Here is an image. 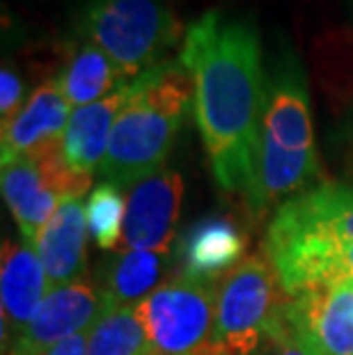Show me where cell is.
<instances>
[{
  "label": "cell",
  "instance_id": "obj_11",
  "mask_svg": "<svg viewBox=\"0 0 353 355\" xmlns=\"http://www.w3.org/2000/svg\"><path fill=\"white\" fill-rule=\"evenodd\" d=\"M49 279L40 257L24 241H5L0 259V344L3 355L24 335L49 296Z\"/></svg>",
  "mask_w": 353,
  "mask_h": 355
},
{
  "label": "cell",
  "instance_id": "obj_1",
  "mask_svg": "<svg viewBox=\"0 0 353 355\" xmlns=\"http://www.w3.org/2000/svg\"><path fill=\"white\" fill-rule=\"evenodd\" d=\"M179 60L195 85L193 115L216 184L248 198L266 101L259 30L248 19L209 10L186 28Z\"/></svg>",
  "mask_w": 353,
  "mask_h": 355
},
{
  "label": "cell",
  "instance_id": "obj_3",
  "mask_svg": "<svg viewBox=\"0 0 353 355\" xmlns=\"http://www.w3.org/2000/svg\"><path fill=\"white\" fill-rule=\"evenodd\" d=\"M321 165L314 145L312 99L303 62L282 46L266 69V101L259 131V156L248 209L266 214L273 204L317 186Z\"/></svg>",
  "mask_w": 353,
  "mask_h": 355
},
{
  "label": "cell",
  "instance_id": "obj_22",
  "mask_svg": "<svg viewBox=\"0 0 353 355\" xmlns=\"http://www.w3.org/2000/svg\"><path fill=\"white\" fill-rule=\"evenodd\" d=\"M266 342H268L266 355H307L305 351H300L284 332H280L273 326H268V330H266Z\"/></svg>",
  "mask_w": 353,
  "mask_h": 355
},
{
  "label": "cell",
  "instance_id": "obj_14",
  "mask_svg": "<svg viewBox=\"0 0 353 355\" xmlns=\"http://www.w3.org/2000/svg\"><path fill=\"white\" fill-rule=\"evenodd\" d=\"M175 250L182 263L179 273L198 282L218 284L243 261L246 236L230 218L209 216L186 230Z\"/></svg>",
  "mask_w": 353,
  "mask_h": 355
},
{
  "label": "cell",
  "instance_id": "obj_16",
  "mask_svg": "<svg viewBox=\"0 0 353 355\" xmlns=\"http://www.w3.org/2000/svg\"><path fill=\"white\" fill-rule=\"evenodd\" d=\"M0 188L7 209L19 227V236L35 250L42 230L64 200L49 186L33 156H21L3 165Z\"/></svg>",
  "mask_w": 353,
  "mask_h": 355
},
{
  "label": "cell",
  "instance_id": "obj_2",
  "mask_svg": "<svg viewBox=\"0 0 353 355\" xmlns=\"http://www.w3.org/2000/svg\"><path fill=\"white\" fill-rule=\"evenodd\" d=\"M282 293L353 279V184L326 181L284 200L264 234Z\"/></svg>",
  "mask_w": 353,
  "mask_h": 355
},
{
  "label": "cell",
  "instance_id": "obj_13",
  "mask_svg": "<svg viewBox=\"0 0 353 355\" xmlns=\"http://www.w3.org/2000/svg\"><path fill=\"white\" fill-rule=\"evenodd\" d=\"M87 232L83 198L64 200L42 230L35 245V252L46 270L49 289H60L85 277Z\"/></svg>",
  "mask_w": 353,
  "mask_h": 355
},
{
  "label": "cell",
  "instance_id": "obj_5",
  "mask_svg": "<svg viewBox=\"0 0 353 355\" xmlns=\"http://www.w3.org/2000/svg\"><path fill=\"white\" fill-rule=\"evenodd\" d=\"M78 30L115 62L126 83L165 62L179 42L170 0H87Z\"/></svg>",
  "mask_w": 353,
  "mask_h": 355
},
{
  "label": "cell",
  "instance_id": "obj_7",
  "mask_svg": "<svg viewBox=\"0 0 353 355\" xmlns=\"http://www.w3.org/2000/svg\"><path fill=\"white\" fill-rule=\"evenodd\" d=\"M218 284L179 273L136 305L152 355H193L212 339Z\"/></svg>",
  "mask_w": 353,
  "mask_h": 355
},
{
  "label": "cell",
  "instance_id": "obj_25",
  "mask_svg": "<svg viewBox=\"0 0 353 355\" xmlns=\"http://www.w3.org/2000/svg\"><path fill=\"white\" fill-rule=\"evenodd\" d=\"M344 135H347V140L353 145V110L349 112V117H347V126H344Z\"/></svg>",
  "mask_w": 353,
  "mask_h": 355
},
{
  "label": "cell",
  "instance_id": "obj_19",
  "mask_svg": "<svg viewBox=\"0 0 353 355\" xmlns=\"http://www.w3.org/2000/svg\"><path fill=\"white\" fill-rule=\"evenodd\" d=\"M87 355H152L136 307H110L89 330Z\"/></svg>",
  "mask_w": 353,
  "mask_h": 355
},
{
  "label": "cell",
  "instance_id": "obj_17",
  "mask_svg": "<svg viewBox=\"0 0 353 355\" xmlns=\"http://www.w3.org/2000/svg\"><path fill=\"white\" fill-rule=\"evenodd\" d=\"M177 250H124L101 266L99 284L110 307H136L163 284Z\"/></svg>",
  "mask_w": 353,
  "mask_h": 355
},
{
  "label": "cell",
  "instance_id": "obj_9",
  "mask_svg": "<svg viewBox=\"0 0 353 355\" xmlns=\"http://www.w3.org/2000/svg\"><path fill=\"white\" fill-rule=\"evenodd\" d=\"M126 191V218L117 252L165 250L175 241L184 200V179L175 170H159Z\"/></svg>",
  "mask_w": 353,
  "mask_h": 355
},
{
  "label": "cell",
  "instance_id": "obj_15",
  "mask_svg": "<svg viewBox=\"0 0 353 355\" xmlns=\"http://www.w3.org/2000/svg\"><path fill=\"white\" fill-rule=\"evenodd\" d=\"M133 83H126L112 92L106 99L89 103L85 108H76L71 112L60 147L67 165L83 177H94V172L101 170L106 161L112 126L117 122L119 110L124 108L126 99L131 94Z\"/></svg>",
  "mask_w": 353,
  "mask_h": 355
},
{
  "label": "cell",
  "instance_id": "obj_24",
  "mask_svg": "<svg viewBox=\"0 0 353 355\" xmlns=\"http://www.w3.org/2000/svg\"><path fill=\"white\" fill-rule=\"evenodd\" d=\"M193 355H225V353H223L221 349H218V346L212 342V339H209V342H207V344H202L200 349L195 351Z\"/></svg>",
  "mask_w": 353,
  "mask_h": 355
},
{
  "label": "cell",
  "instance_id": "obj_20",
  "mask_svg": "<svg viewBox=\"0 0 353 355\" xmlns=\"http://www.w3.org/2000/svg\"><path fill=\"white\" fill-rule=\"evenodd\" d=\"M87 230L99 250L119 248L126 218V191L112 181H101L89 191L85 202Z\"/></svg>",
  "mask_w": 353,
  "mask_h": 355
},
{
  "label": "cell",
  "instance_id": "obj_18",
  "mask_svg": "<svg viewBox=\"0 0 353 355\" xmlns=\"http://www.w3.org/2000/svg\"><path fill=\"white\" fill-rule=\"evenodd\" d=\"M55 78L74 110L106 99V96L117 92L122 85H126V80L119 73L115 62L99 46H94L87 40H83L74 49L69 60L62 67V71Z\"/></svg>",
  "mask_w": 353,
  "mask_h": 355
},
{
  "label": "cell",
  "instance_id": "obj_12",
  "mask_svg": "<svg viewBox=\"0 0 353 355\" xmlns=\"http://www.w3.org/2000/svg\"><path fill=\"white\" fill-rule=\"evenodd\" d=\"M71 112L74 108L62 94L58 78L42 83L28 96L19 115L0 128V161L3 165L14 161V158L33 154L44 145L62 140Z\"/></svg>",
  "mask_w": 353,
  "mask_h": 355
},
{
  "label": "cell",
  "instance_id": "obj_4",
  "mask_svg": "<svg viewBox=\"0 0 353 355\" xmlns=\"http://www.w3.org/2000/svg\"><path fill=\"white\" fill-rule=\"evenodd\" d=\"M191 110L195 85L182 60H165L133 80L99 170L103 181L129 188L163 170Z\"/></svg>",
  "mask_w": 353,
  "mask_h": 355
},
{
  "label": "cell",
  "instance_id": "obj_21",
  "mask_svg": "<svg viewBox=\"0 0 353 355\" xmlns=\"http://www.w3.org/2000/svg\"><path fill=\"white\" fill-rule=\"evenodd\" d=\"M26 85L14 64L5 62L0 71V122H10L26 105Z\"/></svg>",
  "mask_w": 353,
  "mask_h": 355
},
{
  "label": "cell",
  "instance_id": "obj_23",
  "mask_svg": "<svg viewBox=\"0 0 353 355\" xmlns=\"http://www.w3.org/2000/svg\"><path fill=\"white\" fill-rule=\"evenodd\" d=\"M87 342L89 332H78V335H71L55 344L46 355H87Z\"/></svg>",
  "mask_w": 353,
  "mask_h": 355
},
{
  "label": "cell",
  "instance_id": "obj_6",
  "mask_svg": "<svg viewBox=\"0 0 353 355\" xmlns=\"http://www.w3.org/2000/svg\"><path fill=\"white\" fill-rule=\"evenodd\" d=\"M275 273L264 254H250L218 284L212 342L225 355H257L266 342L275 296Z\"/></svg>",
  "mask_w": 353,
  "mask_h": 355
},
{
  "label": "cell",
  "instance_id": "obj_10",
  "mask_svg": "<svg viewBox=\"0 0 353 355\" xmlns=\"http://www.w3.org/2000/svg\"><path fill=\"white\" fill-rule=\"evenodd\" d=\"M110 309L101 286L89 279L51 289L46 300L7 355H46L62 339L89 332Z\"/></svg>",
  "mask_w": 353,
  "mask_h": 355
},
{
  "label": "cell",
  "instance_id": "obj_8",
  "mask_svg": "<svg viewBox=\"0 0 353 355\" xmlns=\"http://www.w3.org/2000/svg\"><path fill=\"white\" fill-rule=\"evenodd\" d=\"M268 326L307 355H353V279L277 298Z\"/></svg>",
  "mask_w": 353,
  "mask_h": 355
}]
</instances>
